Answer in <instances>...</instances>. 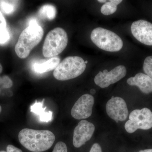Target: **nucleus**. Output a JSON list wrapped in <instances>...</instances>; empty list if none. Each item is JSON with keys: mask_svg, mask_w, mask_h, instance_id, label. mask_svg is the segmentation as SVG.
Listing matches in <instances>:
<instances>
[{"mask_svg": "<svg viewBox=\"0 0 152 152\" xmlns=\"http://www.w3.org/2000/svg\"><path fill=\"white\" fill-rule=\"evenodd\" d=\"M0 152H7L5 151H0Z\"/></svg>", "mask_w": 152, "mask_h": 152, "instance_id": "obj_31", "label": "nucleus"}, {"mask_svg": "<svg viewBox=\"0 0 152 152\" xmlns=\"http://www.w3.org/2000/svg\"><path fill=\"white\" fill-rule=\"evenodd\" d=\"M98 2L101 3H105L107 2V1H105V0H98Z\"/></svg>", "mask_w": 152, "mask_h": 152, "instance_id": "obj_28", "label": "nucleus"}, {"mask_svg": "<svg viewBox=\"0 0 152 152\" xmlns=\"http://www.w3.org/2000/svg\"><path fill=\"white\" fill-rule=\"evenodd\" d=\"M126 73V69L125 66H117L109 72L107 69L104 70L103 72H99L95 76L94 81L97 86L104 88L121 80Z\"/></svg>", "mask_w": 152, "mask_h": 152, "instance_id": "obj_7", "label": "nucleus"}, {"mask_svg": "<svg viewBox=\"0 0 152 152\" xmlns=\"http://www.w3.org/2000/svg\"><path fill=\"white\" fill-rule=\"evenodd\" d=\"M106 110L108 115L117 123L126 121L129 115L126 102L119 97H112L106 104Z\"/></svg>", "mask_w": 152, "mask_h": 152, "instance_id": "obj_8", "label": "nucleus"}, {"mask_svg": "<svg viewBox=\"0 0 152 152\" xmlns=\"http://www.w3.org/2000/svg\"><path fill=\"white\" fill-rule=\"evenodd\" d=\"M89 152H102V151L99 144L96 143L93 145Z\"/></svg>", "mask_w": 152, "mask_h": 152, "instance_id": "obj_23", "label": "nucleus"}, {"mask_svg": "<svg viewBox=\"0 0 152 152\" xmlns=\"http://www.w3.org/2000/svg\"><path fill=\"white\" fill-rule=\"evenodd\" d=\"M39 14L42 18L52 20L56 16V10L54 6L52 5H45L40 9Z\"/></svg>", "mask_w": 152, "mask_h": 152, "instance_id": "obj_16", "label": "nucleus"}, {"mask_svg": "<svg viewBox=\"0 0 152 152\" xmlns=\"http://www.w3.org/2000/svg\"><path fill=\"white\" fill-rule=\"evenodd\" d=\"M7 22L4 17L3 16L1 11H0V30L6 28Z\"/></svg>", "mask_w": 152, "mask_h": 152, "instance_id": "obj_22", "label": "nucleus"}, {"mask_svg": "<svg viewBox=\"0 0 152 152\" xmlns=\"http://www.w3.org/2000/svg\"><path fill=\"white\" fill-rule=\"evenodd\" d=\"M43 103L44 101L42 103L36 102L31 106V111L38 115L41 121L48 122L52 120L53 113L51 111H45L46 107H43Z\"/></svg>", "mask_w": 152, "mask_h": 152, "instance_id": "obj_14", "label": "nucleus"}, {"mask_svg": "<svg viewBox=\"0 0 152 152\" xmlns=\"http://www.w3.org/2000/svg\"><path fill=\"white\" fill-rule=\"evenodd\" d=\"M129 85L136 86L145 94L152 93V79L146 74L139 73L134 77H131L127 81Z\"/></svg>", "mask_w": 152, "mask_h": 152, "instance_id": "obj_12", "label": "nucleus"}, {"mask_svg": "<svg viewBox=\"0 0 152 152\" xmlns=\"http://www.w3.org/2000/svg\"><path fill=\"white\" fill-rule=\"evenodd\" d=\"M139 152H152V149H148L144 150H141Z\"/></svg>", "mask_w": 152, "mask_h": 152, "instance_id": "obj_26", "label": "nucleus"}, {"mask_svg": "<svg viewBox=\"0 0 152 152\" xmlns=\"http://www.w3.org/2000/svg\"><path fill=\"white\" fill-rule=\"evenodd\" d=\"M85 63H86V64L87 63H88V61H86V62H85Z\"/></svg>", "mask_w": 152, "mask_h": 152, "instance_id": "obj_32", "label": "nucleus"}, {"mask_svg": "<svg viewBox=\"0 0 152 152\" xmlns=\"http://www.w3.org/2000/svg\"><path fill=\"white\" fill-rule=\"evenodd\" d=\"M95 130L94 125L86 120H82L74 131L73 143L74 147L79 148L91 138Z\"/></svg>", "mask_w": 152, "mask_h": 152, "instance_id": "obj_10", "label": "nucleus"}, {"mask_svg": "<svg viewBox=\"0 0 152 152\" xmlns=\"http://www.w3.org/2000/svg\"><path fill=\"white\" fill-rule=\"evenodd\" d=\"M152 128V112L148 108L135 110L129 115V120L125 124L128 133L132 134L139 129L148 130Z\"/></svg>", "mask_w": 152, "mask_h": 152, "instance_id": "obj_6", "label": "nucleus"}, {"mask_svg": "<svg viewBox=\"0 0 152 152\" xmlns=\"http://www.w3.org/2000/svg\"><path fill=\"white\" fill-rule=\"evenodd\" d=\"M131 31L134 37L142 43L152 45V24L143 20L133 22Z\"/></svg>", "mask_w": 152, "mask_h": 152, "instance_id": "obj_11", "label": "nucleus"}, {"mask_svg": "<svg viewBox=\"0 0 152 152\" xmlns=\"http://www.w3.org/2000/svg\"><path fill=\"white\" fill-rule=\"evenodd\" d=\"M18 139L22 145L30 151L42 152L52 146L56 138L50 131L24 129L19 132Z\"/></svg>", "mask_w": 152, "mask_h": 152, "instance_id": "obj_1", "label": "nucleus"}, {"mask_svg": "<svg viewBox=\"0 0 152 152\" xmlns=\"http://www.w3.org/2000/svg\"><path fill=\"white\" fill-rule=\"evenodd\" d=\"M94 98L92 95L85 94L76 102L71 110V115L77 120L85 119L91 115Z\"/></svg>", "mask_w": 152, "mask_h": 152, "instance_id": "obj_9", "label": "nucleus"}, {"mask_svg": "<svg viewBox=\"0 0 152 152\" xmlns=\"http://www.w3.org/2000/svg\"><path fill=\"white\" fill-rule=\"evenodd\" d=\"M10 33L7 28L0 30V44H4L10 39Z\"/></svg>", "mask_w": 152, "mask_h": 152, "instance_id": "obj_19", "label": "nucleus"}, {"mask_svg": "<svg viewBox=\"0 0 152 152\" xmlns=\"http://www.w3.org/2000/svg\"><path fill=\"white\" fill-rule=\"evenodd\" d=\"M43 35L44 30L41 26H29L19 36L15 47L17 56L21 59L27 58L31 51L39 43Z\"/></svg>", "mask_w": 152, "mask_h": 152, "instance_id": "obj_2", "label": "nucleus"}, {"mask_svg": "<svg viewBox=\"0 0 152 152\" xmlns=\"http://www.w3.org/2000/svg\"><path fill=\"white\" fill-rule=\"evenodd\" d=\"M18 1H0V8L4 13L10 15L15 11Z\"/></svg>", "mask_w": 152, "mask_h": 152, "instance_id": "obj_17", "label": "nucleus"}, {"mask_svg": "<svg viewBox=\"0 0 152 152\" xmlns=\"http://www.w3.org/2000/svg\"><path fill=\"white\" fill-rule=\"evenodd\" d=\"M86 69V63L82 58L76 56H69L60 63L53 75L57 80H68L81 75Z\"/></svg>", "mask_w": 152, "mask_h": 152, "instance_id": "obj_3", "label": "nucleus"}, {"mask_svg": "<svg viewBox=\"0 0 152 152\" xmlns=\"http://www.w3.org/2000/svg\"><path fill=\"white\" fill-rule=\"evenodd\" d=\"M0 83L2 84L3 88H9L12 86L13 82L7 76H4L2 78L0 77Z\"/></svg>", "mask_w": 152, "mask_h": 152, "instance_id": "obj_21", "label": "nucleus"}, {"mask_svg": "<svg viewBox=\"0 0 152 152\" xmlns=\"http://www.w3.org/2000/svg\"><path fill=\"white\" fill-rule=\"evenodd\" d=\"M143 68L146 75L152 79V56L146 58L144 62Z\"/></svg>", "mask_w": 152, "mask_h": 152, "instance_id": "obj_18", "label": "nucleus"}, {"mask_svg": "<svg viewBox=\"0 0 152 152\" xmlns=\"http://www.w3.org/2000/svg\"><path fill=\"white\" fill-rule=\"evenodd\" d=\"M60 63L58 57H53L46 61L42 63H35L33 65V70L36 73L42 74L53 70Z\"/></svg>", "mask_w": 152, "mask_h": 152, "instance_id": "obj_13", "label": "nucleus"}, {"mask_svg": "<svg viewBox=\"0 0 152 152\" xmlns=\"http://www.w3.org/2000/svg\"><path fill=\"white\" fill-rule=\"evenodd\" d=\"M7 152H23L21 150L18 148L12 145H9L7 148Z\"/></svg>", "mask_w": 152, "mask_h": 152, "instance_id": "obj_24", "label": "nucleus"}, {"mask_svg": "<svg viewBox=\"0 0 152 152\" xmlns=\"http://www.w3.org/2000/svg\"><path fill=\"white\" fill-rule=\"evenodd\" d=\"M37 25H38V24L35 19H31L29 22V26Z\"/></svg>", "mask_w": 152, "mask_h": 152, "instance_id": "obj_25", "label": "nucleus"}, {"mask_svg": "<svg viewBox=\"0 0 152 152\" xmlns=\"http://www.w3.org/2000/svg\"><path fill=\"white\" fill-rule=\"evenodd\" d=\"M90 93H91V94H95L96 93V90H95L94 89H91V91H90Z\"/></svg>", "mask_w": 152, "mask_h": 152, "instance_id": "obj_27", "label": "nucleus"}, {"mask_svg": "<svg viewBox=\"0 0 152 152\" xmlns=\"http://www.w3.org/2000/svg\"><path fill=\"white\" fill-rule=\"evenodd\" d=\"M67 34L64 29L56 28L49 32L43 46V54L46 58H53L61 53L67 45Z\"/></svg>", "mask_w": 152, "mask_h": 152, "instance_id": "obj_5", "label": "nucleus"}, {"mask_svg": "<svg viewBox=\"0 0 152 152\" xmlns=\"http://www.w3.org/2000/svg\"><path fill=\"white\" fill-rule=\"evenodd\" d=\"M53 152H68L66 145L62 142H59L54 148Z\"/></svg>", "mask_w": 152, "mask_h": 152, "instance_id": "obj_20", "label": "nucleus"}, {"mask_svg": "<svg viewBox=\"0 0 152 152\" xmlns=\"http://www.w3.org/2000/svg\"><path fill=\"white\" fill-rule=\"evenodd\" d=\"M91 38L97 47L106 51H119L123 47V42L119 36L104 28L94 29L91 34Z\"/></svg>", "mask_w": 152, "mask_h": 152, "instance_id": "obj_4", "label": "nucleus"}, {"mask_svg": "<svg viewBox=\"0 0 152 152\" xmlns=\"http://www.w3.org/2000/svg\"><path fill=\"white\" fill-rule=\"evenodd\" d=\"M2 111V107H1V106L0 105V113H1V112Z\"/></svg>", "mask_w": 152, "mask_h": 152, "instance_id": "obj_30", "label": "nucleus"}, {"mask_svg": "<svg viewBox=\"0 0 152 152\" xmlns=\"http://www.w3.org/2000/svg\"><path fill=\"white\" fill-rule=\"evenodd\" d=\"M122 1V0H110L107 2L101 7V12L106 16L112 15L117 11V6Z\"/></svg>", "mask_w": 152, "mask_h": 152, "instance_id": "obj_15", "label": "nucleus"}, {"mask_svg": "<svg viewBox=\"0 0 152 152\" xmlns=\"http://www.w3.org/2000/svg\"><path fill=\"white\" fill-rule=\"evenodd\" d=\"M2 70H3L2 66L1 65V64H0V74H1V73L2 72Z\"/></svg>", "mask_w": 152, "mask_h": 152, "instance_id": "obj_29", "label": "nucleus"}]
</instances>
